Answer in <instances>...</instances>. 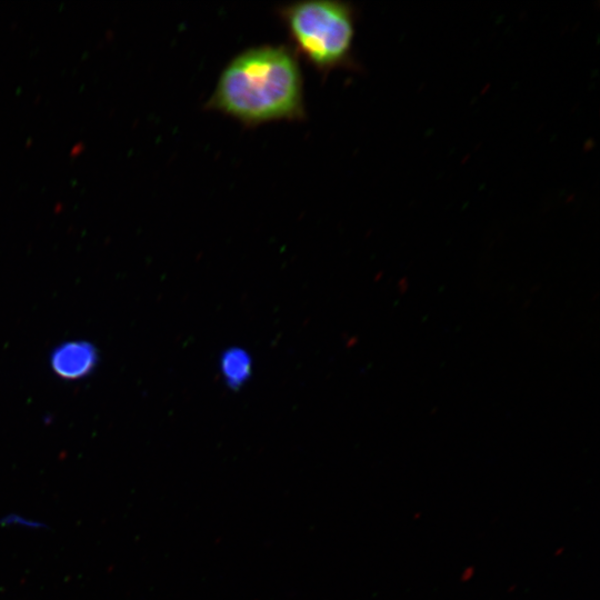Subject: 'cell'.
Instances as JSON below:
<instances>
[{
    "mask_svg": "<svg viewBox=\"0 0 600 600\" xmlns=\"http://www.w3.org/2000/svg\"><path fill=\"white\" fill-rule=\"evenodd\" d=\"M206 107L247 127L303 119V79L297 56L282 44L238 53L221 71Z\"/></svg>",
    "mask_w": 600,
    "mask_h": 600,
    "instance_id": "1",
    "label": "cell"
},
{
    "mask_svg": "<svg viewBox=\"0 0 600 600\" xmlns=\"http://www.w3.org/2000/svg\"><path fill=\"white\" fill-rule=\"evenodd\" d=\"M278 16L287 29L291 50L318 72L357 67L353 57L357 10L348 2L299 1L281 6Z\"/></svg>",
    "mask_w": 600,
    "mask_h": 600,
    "instance_id": "2",
    "label": "cell"
},
{
    "mask_svg": "<svg viewBox=\"0 0 600 600\" xmlns=\"http://www.w3.org/2000/svg\"><path fill=\"white\" fill-rule=\"evenodd\" d=\"M50 362L59 377L68 380L79 379L92 371L97 363V352L87 342H67L53 351Z\"/></svg>",
    "mask_w": 600,
    "mask_h": 600,
    "instance_id": "3",
    "label": "cell"
},
{
    "mask_svg": "<svg viewBox=\"0 0 600 600\" xmlns=\"http://www.w3.org/2000/svg\"><path fill=\"white\" fill-rule=\"evenodd\" d=\"M222 369L227 381L237 384L247 378L250 371V361L243 351L234 349L228 351L223 357Z\"/></svg>",
    "mask_w": 600,
    "mask_h": 600,
    "instance_id": "4",
    "label": "cell"
}]
</instances>
